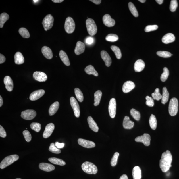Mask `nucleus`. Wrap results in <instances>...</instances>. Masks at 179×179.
Wrapping results in <instances>:
<instances>
[{"instance_id":"nucleus-27","label":"nucleus","mask_w":179,"mask_h":179,"mask_svg":"<svg viewBox=\"0 0 179 179\" xmlns=\"http://www.w3.org/2000/svg\"><path fill=\"white\" fill-rule=\"evenodd\" d=\"M59 55L61 60L65 65L69 66L70 65L68 57L65 51L61 50L59 52Z\"/></svg>"},{"instance_id":"nucleus-11","label":"nucleus","mask_w":179,"mask_h":179,"mask_svg":"<svg viewBox=\"0 0 179 179\" xmlns=\"http://www.w3.org/2000/svg\"><path fill=\"white\" fill-rule=\"evenodd\" d=\"M70 103L76 117L78 118L80 115V110L78 103L74 97H71L70 99Z\"/></svg>"},{"instance_id":"nucleus-49","label":"nucleus","mask_w":179,"mask_h":179,"mask_svg":"<svg viewBox=\"0 0 179 179\" xmlns=\"http://www.w3.org/2000/svg\"><path fill=\"white\" fill-rule=\"evenodd\" d=\"M178 6V2L176 0L171 1L170 6V9L171 11L174 12L176 11Z\"/></svg>"},{"instance_id":"nucleus-46","label":"nucleus","mask_w":179,"mask_h":179,"mask_svg":"<svg viewBox=\"0 0 179 179\" xmlns=\"http://www.w3.org/2000/svg\"><path fill=\"white\" fill-rule=\"evenodd\" d=\"M30 127L32 130L35 131L36 132H38L41 130V125L39 123L33 122L30 124Z\"/></svg>"},{"instance_id":"nucleus-50","label":"nucleus","mask_w":179,"mask_h":179,"mask_svg":"<svg viewBox=\"0 0 179 179\" xmlns=\"http://www.w3.org/2000/svg\"><path fill=\"white\" fill-rule=\"evenodd\" d=\"M24 137L27 142H30L32 139V136L30 133L28 131L26 130L23 131V132Z\"/></svg>"},{"instance_id":"nucleus-64","label":"nucleus","mask_w":179,"mask_h":179,"mask_svg":"<svg viewBox=\"0 0 179 179\" xmlns=\"http://www.w3.org/2000/svg\"><path fill=\"white\" fill-rule=\"evenodd\" d=\"M16 179H21L20 178H16Z\"/></svg>"},{"instance_id":"nucleus-17","label":"nucleus","mask_w":179,"mask_h":179,"mask_svg":"<svg viewBox=\"0 0 179 179\" xmlns=\"http://www.w3.org/2000/svg\"><path fill=\"white\" fill-rule=\"evenodd\" d=\"M135 87L134 83L132 81H126L123 85V91L125 93H129L132 91Z\"/></svg>"},{"instance_id":"nucleus-57","label":"nucleus","mask_w":179,"mask_h":179,"mask_svg":"<svg viewBox=\"0 0 179 179\" xmlns=\"http://www.w3.org/2000/svg\"><path fill=\"white\" fill-rule=\"evenodd\" d=\"M90 1L93 2V3L96 4V5H99V4H100L101 1V0H91Z\"/></svg>"},{"instance_id":"nucleus-8","label":"nucleus","mask_w":179,"mask_h":179,"mask_svg":"<svg viewBox=\"0 0 179 179\" xmlns=\"http://www.w3.org/2000/svg\"><path fill=\"white\" fill-rule=\"evenodd\" d=\"M36 115V112L35 110L27 109L22 112L21 117L25 120H31L34 118Z\"/></svg>"},{"instance_id":"nucleus-18","label":"nucleus","mask_w":179,"mask_h":179,"mask_svg":"<svg viewBox=\"0 0 179 179\" xmlns=\"http://www.w3.org/2000/svg\"><path fill=\"white\" fill-rule=\"evenodd\" d=\"M4 83L5 85L6 88L8 91H13L14 87L13 83L11 77L8 76H6L4 79Z\"/></svg>"},{"instance_id":"nucleus-24","label":"nucleus","mask_w":179,"mask_h":179,"mask_svg":"<svg viewBox=\"0 0 179 179\" xmlns=\"http://www.w3.org/2000/svg\"><path fill=\"white\" fill-rule=\"evenodd\" d=\"M123 126L125 129H130L134 126V123L130 120L128 116H125L123 119Z\"/></svg>"},{"instance_id":"nucleus-31","label":"nucleus","mask_w":179,"mask_h":179,"mask_svg":"<svg viewBox=\"0 0 179 179\" xmlns=\"http://www.w3.org/2000/svg\"><path fill=\"white\" fill-rule=\"evenodd\" d=\"M85 72L89 75H93L95 76H98V73L95 70L94 67L93 66L89 65L85 69Z\"/></svg>"},{"instance_id":"nucleus-30","label":"nucleus","mask_w":179,"mask_h":179,"mask_svg":"<svg viewBox=\"0 0 179 179\" xmlns=\"http://www.w3.org/2000/svg\"><path fill=\"white\" fill-rule=\"evenodd\" d=\"M133 179H141L142 177L141 169L138 166H136L133 168L132 172Z\"/></svg>"},{"instance_id":"nucleus-48","label":"nucleus","mask_w":179,"mask_h":179,"mask_svg":"<svg viewBox=\"0 0 179 179\" xmlns=\"http://www.w3.org/2000/svg\"><path fill=\"white\" fill-rule=\"evenodd\" d=\"M119 155V153L117 152L115 153L113 155L111 162V166L114 167L116 165Z\"/></svg>"},{"instance_id":"nucleus-19","label":"nucleus","mask_w":179,"mask_h":179,"mask_svg":"<svg viewBox=\"0 0 179 179\" xmlns=\"http://www.w3.org/2000/svg\"><path fill=\"white\" fill-rule=\"evenodd\" d=\"M101 58L105 62V65L107 67L110 66L111 63V59L109 54L106 51H101Z\"/></svg>"},{"instance_id":"nucleus-15","label":"nucleus","mask_w":179,"mask_h":179,"mask_svg":"<svg viewBox=\"0 0 179 179\" xmlns=\"http://www.w3.org/2000/svg\"><path fill=\"white\" fill-rule=\"evenodd\" d=\"M55 128V125L53 123H50L45 127L43 133V137L44 138H47L51 136Z\"/></svg>"},{"instance_id":"nucleus-12","label":"nucleus","mask_w":179,"mask_h":179,"mask_svg":"<svg viewBox=\"0 0 179 179\" xmlns=\"http://www.w3.org/2000/svg\"><path fill=\"white\" fill-rule=\"evenodd\" d=\"M78 142L80 145L85 148H93L95 146V143L92 141L84 139L79 138L78 140Z\"/></svg>"},{"instance_id":"nucleus-47","label":"nucleus","mask_w":179,"mask_h":179,"mask_svg":"<svg viewBox=\"0 0 179 179\" xmlns=\"http://www.w3.org/2000/svg\"><path fill=\"white\" fill-rule=\"evenodd\" d=\"M157 54L159 56L164 58L170 57L172 55V54L169 52L164 51H157Z\"/></svg>"},{"instance_id":"nucleus-54","label":"nucleus","mask_w":179,"mask_h":179,"mask_svg":"<svg viewBox=\"0 0 179 179\" xmlns=\"http://www.w3.org/2000/svg\"><path fill=\"white\" fill-rule=\"evenodd\" d=\"M55 146L58 149L63 148L65 146V144L64 143H60L58 142H56L55 143Z\"/></svg>"},{"instance_id":"nucleus-56","label":"nucleus","mask_w":179,"mask_h":179,"mask_svg":"<svg viewBox=\"0 0 179 179\" xmlns=\"http://www.w3.org/2000/svg\"><path fill=\"white\" fill-rule=\"evenodd\" d=\"M6 58L4 56L1 54H0V64L3 63L5 61Z\"/></svg>"},{"instance_id":"nucleus-16","label":"nucleus","mask_w":179,"mask_h":179,"mask_svg":"<svg viewBox=\"0 0 179 179\" xmlns=\"http://www.w3.org/2000/svg\"><path fill=\"white\" fill-rule=\"evenodd\" d=\"M103 21L104 24L107 27H112L115 24V20L111 18V16L108 14L103 16Z\"/></svg>"},{"instance_id":"nucleus-21","label":"nucleus","mask_w":179,"mask_h":179,"mask_svg":"<svg viewBox=\"0 0 179 179\" xmlns=\"http://www.w3.org/2000/svg\"><path fill=\"white\" fill-rule=\"evenodd\" d=\"M85 47V46L84 43L80 41H78L74 50L75 54L79 55L84 52Z\"/></svg>"},{"instance_id":"nucleus-7","label":"nucleus","mask_w":179,"mask_h":179,"mask_svg":"<svg viewBox=\"0 0 179 179\" xmlns=\"http://www.w3.org/2000/svg\"><path fill=\"white\" fill-rule=\"evenodd\" d=\"M54 18L51 14H48L46 16L43 20L42 24L45 31L50 29L53 26Z\"/></svg>"},{"instance_id":"nucleus-44","label":"nucleus","mask_w":179,"mask_h":179,"mask_svg":"<svg viewBox=\"0 0 179 179\" xmlns=\"http://www.w3.org/2000/svg\"><path fill=\"white\" fill-rule=\"evenodd\" d=\"M163 71L164 72L161 75V80L162 81L165 82L168 78L169 75V71L166 67H164L163 69Z\"/></svg>"},{"instance_id":"nucleus-13","label":"nucleus","mask_w":179,"mask_h":179,"mask_svg":"<svg viewBox=\"0 0 179 179\" xmlns=\"http://www.w3.org/2000/svg\"><path fill=\"white\" fill-rule=\"evenodd\" d=\"M33 77L35 80L40 82H45L47 79V76L45 73L39 71H36L34 72Z\"/></svg>"},{"instance_id":"nucleus-10","label":"nucleus","mask_w":179,"mask_h":179,"mask_svg":"<svg viewBox=\"0 0 179 179\" xmlns=\"http://www.w3.org/2000/svg\"><path fill=\"white\" fill-rule=\"evenodd\" d=\"M116 103L115 98L111 99L109 101V112L111 118H113L115 117L116 112Z\"/></svg>"},{"instance_id":"nucleus-22","label":"nucleus","mask_w":179,"mask_h":179,"mask_svg":"<svg viewBox=\"0 0 179 179\" xmlns=\"http://www.w3.org/2000/svg\"><path fill=\"white\" fill-rule=\"evenodd\" d=\"M145 66L144 62L142 59H138L135 62L134 64V70L136 72H140L144 69Z\"/></svg>"},{"instance_id":"nucleus-42","label":"nucleus","mask_w":179,"mask_h":179,"mask_svg":"<svg viewBox=\"0 0 179 179\" xmlns=\"http://www.w3.org/2000/svg\"><path fill=\"white\" fill-rule=\"evenodd\" d=\"M130 114L135 120L139 121L140 118V113L138 111L134 109H132L130 111Z\"/></svg>"},{"instance_id":"nucleus-55","label":"nucleus","mask_w":179,"mask_h":179,"mask_svg":"<svg viewBox=\"0 0 179 179\" xmlns=\"http://www.w3.org/2000/svg\"><path fill=\"white\" fill-rule=\"evenodd\" d=\"M93 42V39L92 37H89L87 38L86 40V43L87 44L91 45Z\"/></svg>"},{"instance_id":"nucleus-35","label":"nucleus","mask_w":179,"mask_h":179,"mask_svg":"<svg viewBox=\"0 0 179 179\" xmlns=\"http://www.w3.org/2000/svg\"><path fill=\"white\" fill-rule=\"evenodd\" d=\"M9 18V16L7 13H4L0 15V27L3 28L4 24Z\"/></svg>"},{"instance_id":"nucleus-14","label":"nucleus","mask_w":179,"mask_h":179,"mask_svg":"<svg viewBox=\"0 0 179 179\" xmlns=\"http://www.w3.org/2000/svg\"><path fill=\"white\" fill-rule=\"evenodd\" d=\"M45 93V91L43 90H39L34 91L30 95V100L32 101L37 100L42 97Z\"/></svg>"},{"instance_id":"nucleus-23","label":"nucleus","mask_w":179,"mask_h":179,"mask_svg":"<svg viewBox=\"0 0 179 179\" xmlns=\"http://www.w3.org/2000/svg\"><path fill=\"white\" fill-rule=\"evenodd\" d=\"M175 40V36L173 34L169 33L163 36L162 39L163 42L165 44H168L173 42Z\"/></svg>"},{"instance_id":"nucleus-36","label":"nucleus","mask_w":179,"mask_h":179,"mask_svg":"<svg viewBox=\"0 0 179 179\" xmlns=\"http://www.w3.org/2000/svg\"><path fill=\"white\" fill-rule=\"evenodd\" d=\"M149 124L151 128L153 130H155L157 126V120L156 117L154 115L152 114L149 120Z\"/></svg>"},{"instance_id":"nucleus-34","label":"nucleus","mask_w":179,"mask_h":179,"mask_svg":"<svg viewBox=\"0 0 179 179\" xmlns=\"http://www.w3.org/2000/svg\"><path fill=\"white\" fill-rule=\"evenodd\" d=\"M102 93L100 90L97 91L94 93V103L95 106L98 105L100 103Z\"/></svg>"},{"instance_id":"nucleus-25","label":"nucleus","mask_w":179,"mask_h":179,"mask_svg":"<svg viewBox=\"0 0 179 179\" xmlns=\"http://www.w3.org/2000/svg\"><path fill=\"white\" fill-rule=\"evenodd\" d=\"M41 52L44 56L46 58L49 59H52L53 57L52 51L49 47L47 46L43 47L41 49Z\"/></svg>"},{"instance_id":"nucleus-2","label":"nucleus","mask_w":179,"mask_h":179,"mask_svg":"<svg viewBox=\"0 0 179 179\" xmlns=\"http://www.w3.org/2000/svg\"><path fill=\"white\" fill-rule=\"evenodd\" d=\"M81 167L84 172L87 174H95L98 170L97 167L95 164L89 162L83 163Z\"/></svg>"},{"instance_id":"nucleus-63","label":"nucleus","mask_w":179,"mask_h":179,"mask_svg":"<svg viewBox=\"0 0 179 179\" xmlns=\"http://www.w3.org/2000/svg\"><path fill=\"white\" fill-rule=\"evenodd\" d=\"M38 1H35V0H34L33 1L34 2H35V3H36V2H37Z\"/></svg>"},{"instance_id":"nucleus-52","label":"nucleus","mask_w":179,"mask_h":179,"mask_svg":"<svg viewBox=\"0 0 179 179\" xmlns=\"http://www.w3.org/2000/svg\"><path fill=\"white\" fill-rule=\"evenodd\" d=\"M146 104L149 107H152L154 105V101L153 98L151 97L147 96L146 97Z\"/></svg>"},{"instance_id":"nucleus-6","label":"nucleus","mask_w":179,"mask_h":179,"mask_svg":"<svg viewBox=\"0 0 179 179\" xmlns=\"http://www.w3.org/2000/svg\"><path fill=\"white\" fill-rule=\"evenodd\" d=\"M75 25L74 21L72 18L68 17L65 21L64 28L66 32L67 33L71 34L74 32Z\"/></svg>"},{"instance_id":"nucleus-26","label":"nucleus","mask_w":179,"mask_h":179,"mask_svg":"<svg viewBox=\"0 0 179 179\" xmlns=\"http://www.w3.org/2000/svg\"><path fill=\"white\" fill-rule=\"evenodd\" d=\"M87 121L89 127H90L91 130L95 132H98L99 129V127L92 117H88L87 118Z\"/></svg>"},{"instance_id":"nucleus-58","label":"nucleus","mask_w":179,"mask_h":179,"mask_svg":"<svg viewBox=\"0 0 179 179\" xmlns=\"http://www.w3.org/2000/svg\"><path fill=\"white\" fill-rule=\"evenodd\" d=\"M119 179H128V177L126 174H123L121 176Z\"/></svg>"},{"instance_id":"nucleus-41","label":"nucleus","mask_w":179,"mask_h":179,"mask_svg":"<svg viewBox=\"0 0 179 179\" xmlns=\"http://www.w3.org/2000/svg\"><path fill=\"white\" fill-rule=\"evenodd\" d=\"M75 93L78 100L80 102H82L83 101V94L80 89L78 88L75 89Z\"/></svg>"},{"instance_id":"nucleus-1","label":"nucleus","mask_w":179,"mask_h":179,"mask_svg":"<svg viewBox=\"0 0 179 179\" xmlns=\"http://www.w3.org/2000/svg\"><path fill=\"white\" fill-rule=\"evenodd\" d=\"M172 155L170 151L167 150L163 153L160 161V167L163 172H166L170 170L172 166Z\"/></svg>"},{"instance_id":"nucleus-39","label":"nucleus","mask_w":179,"mask_h":179,"mask_svg":"<svg viewBox=\"0 0 179 179\" xmlns=\"http://www.w3.org/2000/svg\"><path fill=\"white\" fill-rule=\"evenodd\" d=\"M20 34L22 37L25 38H28L30 37V35L28 31L25 28H21L19 30Z\"/></svg>"},{"instance_id":"nucleus-43","label":"nucleus","mask_w":179,"mask_h":179,"mask_svg":"<svg viewBox=\"0 0 179 179\" xmlns=\"http://www.w3.org/2000/svg\"><path fill=\"white\" fill-rule=\"evenodd\" d=\"M153 99L157 101H159L162 98V95L160 93V90L158 88L155 89L154 92L152 94Z\"/></svg>"},{"instance_id":"nucleus-62","label":"nucleus","mask_w":179,"mask_h":179,"mask_svg":"<svg viewBox=\"0 0 179 179\" xmlns=\"http://www.w3.org/2000/svg\"><path fill=\"white\" fill-rule=\"evenodd\" d=\"M138 1L142 3H144L146 1L145 0H139Z\"/></svg>"},{"instance_id":"nucleus-4","label":"nucleus","mask_w":179,"mask_h":179,"mask_svg":"<svg viewBox=\"0 0 179 179\" xmlns=\"http://www.w3.org/2000/svg\"><path fill=\"white\" fill-rule=\"evenodd\" d=\"M88 32L91 36L95 35L97 32V27L95 22L91 18L88 19L86 22Z\"/></svg>"},{"instance_id":"nucleus-5","label":"nucleus","mask_w":179,"mask_h":179,"mask_svg":"<svg viewBox=\"0 0 179 179\" xmlns=\"http://www.w3.org/2000/svg\"><path fill=\"white\" fill-rule=\"evenodd\" d=\"M178 111V99L173 97L171 99L169 105V114L172 116H175Z\"/></svg>"},{"instance_id":"nucleus-3","label":"nucleus","mask_w":179,"mask_h":179,"mask_svg":"<svg viewBox=\"0 0 179 179\" xmlns=\"http://www.w3.org/2000/svg\"><path fill=\"white\" fill-rule=\"evenodd\" d=\"M19 156L17 155H13L6 157L1 161L0 164V168L1 169L5 168L13 163L18 160Z\"/></svg>"},{"instance_id":"nucleus-37","label":"nucleus","mask_w":179,"mask_h":179,"mask_svg":"<svg viewBox=\"0 0 179 179\" xmlns=\"http://www.w3.org/2000/svg\"><path fill=\"white\" fill-rule=\"evenodd\" d=\"M111 48L112 51L114 53L117 58L118 59H120L122 57V54L119 48L115 45L111 46Z\"/></svg>"},{"instance_id":"nucleus-40","label":"nucleus","mask_w":179,"mask_h":179,"mask_svg":"<svg viewBox=\"0 0 179 179\" xmlns=\"http://www.w3.org/2000/svg\"><path fill=\"white\" fill-rule=\"evenodd\" d=\"M119 38L118 36L116 34H110L107 36L105 37V40L107 41L115 42L118 40Z\"/></svg>"},{"instance_id":"nucleus-60","label":"nucleus","mask_w":179,"mask_h":179,"mask_svg":"<svg viewBox=\"0 0 179 179\" xmlns=\"http://www.w3.org/2000/svg\"><path fill=\"white\" fill-rule=\"evenodd\" d=\"M3 99L2 98L1 96H0V107H1L3 105Z\"/></svg>"},{"instance_id":"nucleus-51","label":"nucleus","mask_w":179,"mask_h":179,"mask_svg":"<svg viewBox=\"0 0 179 179\" xmlns=\"http://www.w3.org/2000/svg\"><path fill=\"white\" fill-rule=\"evenodd\" d=\"M158 27L157 25H148L145 27V31L146 32L154 31L158 29Z\"/></svg>"},{"instance_id":"nucleus-28","label":"nucleus","mask_w":179,"mask_h":179,"mask_svg":"<svg viewBox=\"0 0 179 179\" xmlns=\"http://www.w3.org/2000/svg\"><path fill=\"white\" fill-rule=\"evenodd\" d=\"M59 107V103L58 101H56L53 103L50 107L49 109V114L50 116H52L55 114L58 110Z\"/></svg>"},{"instance_id":"nucleus-53","label":"nucleus","mask_w":179,"mask_h":179,"mask_svg":"<svg viewBox=\"0 0 179 179\" xmlns=\"http://www.w3.org/2000/svg\"><path fill=\"white\" fill-rule=\"evenodd\" d=\"M7 136L6 131L1 125H0V136L5 138Z\"/></svg>"},{"instance_id":"nucleus-29","label":"nucleus","mask_w":179,"mask_h":179,"mask_svg":"<svg viewBox=\"0 0 179 179\" xmlns=\"http://www.w3.org/2000/svg\"><path fill=\"white\" fill-rule=\"evenodd\" d=\"M15 63L17 65L22 64L24 62V58L22 54L20 52H17L14 55Z\"/></svg>"},{"instance_id":"nucleus-59","label":"nucleus","mask_w":179,"mask_h":179,"mask_svg":"<svg viewBox=\"0 0 179 179\" xmlns=\"http://www.w3.org/2000/svg\"><path fill=\"white\" fill-rule=\"evenodd\" d=\"M52 1L53 3H60L64 1L63 0H52Z\"/></svg>"},{"instance_id":"nucleus-33","label":"nucleus","mask_w":179,"mask_h":179,"mask_svg":"<svg viewBox=\"0 0 179 179\" xmlns=\"http://www.w3.org/2000/svg\"><path fill=\"white\" fill-rule=\"evenodd\" d=\"M50 162L53 164L59 165L60 166H64L66 164V163L64 161L61 159L56 158H49L48 159Z\"/></svg>"},{"instance_id":"nucleus-32","label":"nucleus","mask_w":179,"mask_h":179,"mask_svg":"<svg viewBox=\"0 0 179 179\" xmlns=\"http://www.w3.org/2000/svg\"><path fill=\"white\" fill-rule=\"evenodd\" d=\"M169 97V93L166 87H164L163 89V94L162 95V101L161 102L163 104H165L168 102Z\"/></svg>"},{"instance_id":"nucleus-61","label":"nucleus","mask_w":179,"mask_h":179,"mask_svg":"<svg viewBox=\"0 0 179 179\" xmlns=\"http://www.w3.org/2000/svg\"><path fill=\"white\" fill-rule=\"evenodd\" d=\"M156 1L157 3L159 4V5H161V4L163 3L164 1H163V0H156Z\"/></svg>"},{"instance_id":"nucleus-45","label":"nucleus","mask_w":179,"mask_h":179,"mask_svg":"<svg viewBox=\"0 0 179 179\" xmlns=\"http://www.w3.org/2000/svg\"><path fill=\"white\" fill-rule=\"evenodd\" d=\"M49 150L51 152L54 154H59L61 153V151L60 149L57 148L55 146L54 143H51L49 148Z\"/></svg>"},{"instance_id":"nucleus-20","label":"nucleus","mask_w":179,"mask_h":179,"mask_svg":"<svg viewBox=\"0 0 179 179\" xmlns=\"http://www.w3.org/2000/svg\"><path fill=\"white\" fill-rule=\"evenodd\" d=\"M39 168L41 170L47 172H50L55 170V167L53 165L49 163H42L39 165Z\"/></svg>"},{"instance_id":"nucleus-9","label":"nucleus","mask_w":179,"mask_h":179,"mask_svg":"<svg viewBox=\"0 0 179 179\" xmlns=\"http://www.w3.org/2000/svg\"><path fill=\"white\" fill-rule=\"evenodd\" d=\"M135 140L136 142H142L145 146H148L150 144L151 137L149 134L144 133L141 136L136 137Z\"/></svg>"},{"instance_id":"nucleus-38","label":"nucleus","mask_w":179,"mask_h":179,"mask_svg":"<svg viewBox=\"0 0 179 179\" xmlns=\"http://www.w3.org/2000/svg\"><path fill=\"white\" fill-rule=\"evenodd\" d=\"M128 7L129 9L130 10L131 13L135 17H138V11H137L136 8L134 5L131 2H130V3H129Z\"/></svg>"}]
</instances>
